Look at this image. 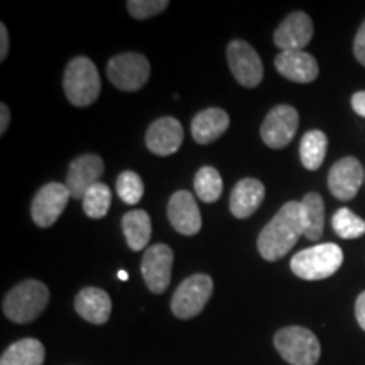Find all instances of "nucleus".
<instances>
[{
  "label": "nucleus",
  "mask_w": 365,
  "mask_h": 365,
  "mask_svg": "<svg viewBox=\"0 0 365 365\" xmlns=\"http://www.w3.org/2000/svg\"><path fill=\"white\" fill-rule=\"evenodd\" d=\"M75 309L81 318L93 325H103L112 313V299L100 287H85L75 299Z\"/></svg>",
  "instance_id": "a211bd4d"
},
{
  "label": "nucleus",
  "mask_w": 365,
  "mask_h": 365,
  "mask_svg": "<svg viewBox=\"0 0 365 365\" xmlns=\"http://www.w3.org/2000/svg\"><path fill=\"white\" fill-rule=\"evenodd\" d=\"M354 53H355V58H357V61L360 63V65L365 66V21H364V24L360 26L357 36H355Z\"/></svg>",
  "instance_id": "c756f323"
},
{
  "label": "nucleus",
  "mask_w": 365,
  "mask_h": 365,
  "mask_svg": "<svg viewBox=\"0 0 365 365\" xmlns=\"http://www.w3.org/2000/svg\"><path fill=\"white\" fill-rule=\"evenodd\" d=\"M352 108L355 113L365 118V91H357L352 97Z\"/></svg>",
  "instance_id": "2f4dec72"
},
{
  "label": "nucleus",
  "mask_w": 365,
  "mask_h": 365,
  "mask_svg": "<svg viewBox=\"0 0 365 365\" xmlns=\"http://www.w3.org/2000/svg\"><path fill=\"white\" fill-rule=\"evenodd\" d=\"M168 217L178 234L191 237L202 228V215L195 196L190 191H176L168 203Z\"/></svg>",
  "instance_id": "dca6fc26"
},
{
  "label": "nucleus",
  "mask_w": 365,
  "mask_h": 365,
  "mask_svg": "<svg viewBox=\"0 0 365 365\" xmlns=\"http://www.w3.org/2000/svg\"><path fill=\"white\" fill-rule=\"evenodd\" d=\"M65 93L75 107H88L97 102L100 90V75L93 61L85 56L73 58L65 70Z\"/></svg>",
  "instance_id": "20e7f679"
},
{
  "label": "nucleus",
  "mask_w": 365,
  "mask_h": 365,
  "mask_svg": "<svg viewBox=\"0 0 365 365\" xmlns=\"http://www.w3.org/2000/svg\"><path fill=\"white\" fill-rule=\"evenodd\" d=\"M103 171L105 164L102 158L97 156V154H85V156L75 159L70 164L65 182L68 190H70L71 198L83 200L86 191L100 182Z\"/></svg>",
  "instance_id": "ddd939ff"
},
{
  "label": "nucleus",
  "mask_w": 365,
  "mask_h": 365,
  "mask_svg": "<svg viewBox=\"0 0 365 365\" xmlns=\"http://www.w3.org/2000/svg\"><path fill=\"white\" fill-rule=\"evenodd\" d=\"M230 124L228 113L222 108H207L191 120V135L198 144H210L225 134Z\"/></svg>",
  "instance_id": "aec40b11"
},
{
  "label": "nucleus",
  "mask_w": 365,
  "mask_h": 365,
  "mask_svg": "<svg viewBox=\"0 0 365 365\" xmlns=\"http://www.w3.org/2000/svg\"><path fill=\"white\" fill-rule=\"evenodd\" d=\"M83 212L90 218H103L112 203V191L105 182H97L83 196Z\"/></svg>",
  "instance_id": "a878e982"
},
{
  "label": "nucleus",
  "mask_w": 365,
  "mask_h": 365,
  "mask_svg": "<svg viewBox=\"0 0 365 365\" xmlns=\"http://www.w3.org/2000/svg\"><path fill=\"white\" fill-rule=\"evenodd\" d=\"M9 122H11V112H9V107L6 103L0 105V134H6Z\"/></svg>",
  "instance_id": "72a5a7b5"
},
{
  "label": "nucleus",
  "mask_w": 365,
  "mask_h": 365,
  "mask_svg": "<svg viewBox=\"0 0 365 365\" xmlns=\"http://www.w3.org/2000/svg\"><path fill=\"white\" fill-rule=\"evenodd\" d=\"M227 59L232 75L245 88H254L262 81L264 66L255 49L245 41L235 39L227 46Z\"/></svg>",
  "instance_id": "6e6552de"
},
{
  "label": "nucleus",
  "mask_w": 365,
  "mask_h": 365,
  "mask_svg": "<svg viewBox=\"0 0 365 365\" xmlns=\"http://www.w3.org/2000/svg\"><path fill=\"white\" fill-rule=\"evenodd\" d=\"M328 149V139L322 130H309L303 135L299 144L301 164L309 171L319 170L325 161Z\"/></svg>",
  "instance_id": "5701e85b"
},
{
  "label": "nucleus",
  "mask_w": 365,
  "mask_h": 365,
  "mask_svg": "<svg viewBox=\"0 0 365 365\" xmlns=\"http://www.w3.org/2000/svg\"><path fill=\"white\" fill-rule=\"evenodd\" d=\"M9 53V33L6 24H0V59H6Z\"/></svg>",
  "instance_id": "473e14b6"
},
{
  "label": "nucleus",
  "mask_w": 365,
  "mask_h": 365,
  "mask_svg": "<svg viewBox=\"0 0 365 365\" xmlns=\"http://www.w3.org/2000/svg\"><path fill=\"white\" fill-rule=\"evenodd\" d=\"M122 230H124L125 240L132 250H143L148 247L150 234H153V225H150V217L144 210H132L125 213L122 218Z\"/></svg>",
  "instance_id": "412c9836"
},
{
  "label": "nucleus",
  "mask_w": 365,
  "mask_h": 365,
  "mask_svg": "<svg viewBox=\"0 0 365 365\" xmlns=\"http://www.w3.org/2000/svg\"><path fill=\"white\" fill-rule=\"evenodd\" d=\"M331 227L341 239H359L365 234V220L349 208L336 210L331 218Z\"/></svg>",
  "instance_id": "bb28decb"
},
{
  "label": "nucleus",
  "mask_w": 365,
  "mask_h": 365,
  "mask_svg": "<svg viewBox=\"0 0 365 365\" xmlns=\"http://www.w3.org/2000/svg\"><path fill=\"white\" fill-rule=\"evenodd\" d=\"M274 346L291 365H317L322 345L312 330L303 327H286L274 335Z\"/></svg>",
  "instance_id": "39448f33"
},
{
  "label": "nucleus",
  "mask_w": 365,
  "mask_h": 365,
  "mask_svg": "<svg viewBox=\"0 0 365 365\" xmlns=\"http://www.w3.org/2000/svg\"><path fill=\"white\" fill-rule=\"evenodd\" d=\"M117 193L127 205H137L143 200L144 182L134 171H124L117 178Z\"/></svg>",
  "instance_id": "cd10ccee"
},
{
  "label": "nucleus",
  "mask_w": 365,
  "mask_h": 365,
  "mask_svg": "<svg viewBox=\"0 0 365 365\" xmlns=\"http://www.w3.org/2000/svg\"><path fill=\"white\" fill-rule=\"evenodd\" d=\"M71 198L70 190L63 182H48L36 193L31 205V217L41 228H48L65 212L68 200Z\"/></svg>",
  "instance_id": "1a4fd4ad"
},
{
  "label": "nucleus",
  "mask_w": 365,
  "mask_h": 365,
  "mask_svg": "<svg viewBox=\"0 0 365 365\" xmlns=\"http://www.w3.org/2000/svg\"><path fill=\"white\" fill-rule=\"evenodd\" d=\"M307 215V232L304 237L308 240H318L323 235L325 228V203L318 193H308L301 200Z\"/></svg>",
  "instance_id": "b1692460"
},
{
  "label": "nucleus",
  "mask_w": 365,
  "mask_h": 365,
  "mask_svg": "<svg viewBox=\"0 0 365 365\" xmlns=\"http://www.w3.org/2000/svg\"><path fill=\"white\" fill-rule=\"evenodd\" d=\"M223 190V181L220 173L215 168L205 166L195 176L196 196L205 203H213L220 198Z\"/></svg>",
  "instance_id": "393cba45"
},
{
  "label": "nucleus",
  "mask_w": 365,
  "mask_h": 365,
  "mask_svg": "<svg viewBox=\"0 0 365 365\" xmlns=\"http://www.w3.org/2000/svg\"><path fill=\"white\" fill-rule=\"evenodd\" d=\"M313 38V21L308 14L293 12L274 33V44L281 51H303Z\"/></svg>",
  "instance_id": "4468645a"
},
{
  "label": "nucleus",
  "mask_w": 365,
  "mask_h": 365,
  "mask_svg": "<svg viewBox=\"0 0 365 365\" xmlns=\"http://www.w3.org/2000/svg\"><path fill=\"white\" fill-rule=\"evenodd\" d=\"M299 115L298 110L291 105H276L267 117L264 118L261 127L262 140L271 149H282L293 140L298 130Z\"/></svg>",
  "instance_id": "9d476101"
},
{
  "label": "nucleus",
  "mask_w": 365,
  "mask_h": 365,
  "mask_svg": "<svg viewBox=\"0 0 365 365\" xmlns=\"http://www.w3.org/2000/svg\"><path fill=\"white\" fill-rule=\"evenodd\" d=\"M355 317H357L360 328L365 331V291L360 293L357 301H355Z\"/></svg>",
  "instance_id": "7c9ffc66"
},
{
  "label": "nucleus",
  "mask_w": 365,
  "mask_h": 365,
  "mask_svg": "<svg viewBox=\"0 0 365 365\" xmlns=\"http://www.w3.org/2000/svg\"><path fill=\"white\" fill-rule=\"evenodd\" d=\"M49 289L44 282L27 279L9 291L4 298V314L14 323H29L48 307Z\"/></svg>",
  "instance_id": "f03ea898"
},
{
  "label": "nucleus",
  "mask_w": 365,
  "mask_h": 365,
  "mask_svg": "<svg viewBox=\"0 0 365 365\" xmlns=\"http://www.w3.org/2000/svg\"><path fill=\"white\" fill-rule=\"evenodd\" d=\"M44 357V346L39 340L22 339L2 354L0 365H43Z\"/></svg>",
  "instance_id": "4be33fe9"
},
{
  "label": "nucleus",
  "mask_w": 365,
  "mask_h": 365,
  "mask_svg": "<svg viewBox=\"0 0 365 365\" xmlns=\"http://www.w3.org/2000/svg\"><path fill=\"white\" fill-rule=\"evenodd\" d=\"M173 255L171 247L164 244H156L149 247L143 255L140 262V272L149 287L150 293L163 294L171 282V269H173Z\"/></svg>",
  "instance_id": "9b49d317"
},
{
  "label": "nucleus",
  "mask_w": 365,
  "mask_h": 365,
  "mask_svg": "<svg viewBox=\"0 0 365 365\" xmlns=\"http://www.w3.org/2000/svg\"><path fill=\"white\" fill-rule=\"evenodd\" d=\"M307 232V215L301 202H289L262 228L257 239L259 254L269 262H276L294 247Z\"/></svg>",
  "instance_id": "f257e3e1"
},
{
  "label": "nucleus",
  "mask_w": 365,
  "mask_h": 365,
  "mask_svg": "<svg viewBox=\"0 0 365 365\" xmlns=\"http://www.w3.org/2000/svg\"><path fill=\"white\" fill-rule=\"evenodd\" d=\"M185 132L175 117H161L145 132V145L156 156H171L181 148Z\"/></svg>",
  "instance_id": "2eb2a0df"
},
{
  "label": "nucleus",
  "mask_w": 365,
  "mask_h": 365,
  "mask_svg": "<svg viewBox=\"0 0 365 365\" xmlns=\"http://www.w3.org/2000/svg\"><path fill=\"white\" fill-rule=\"evenodd\" d=\"M274 66L286 80L296 83H312L319 73L317 59L307 51H281L274 59Z\"/></svg>",
  "instance_id": "f3484780"
},
{
  "label": "nucleus",
  "mask_w": 365,
  "mask_h": 365,
  "mask_svg": "<svg viewBox=\"0 0 365 365\" xmlns=\"http://www.w3.org/2000/svg\"><path fill=\"white\" fill-rule=\"evenodd\" d=\"M344 264V252L336 244H318L301 250L291 259V271L299 279L322 281L339 271Z\"/></svg>",
  "instance_id": "7ed1b4c3"
},
{
  "label": "nucleus",
  "mask_w": 365,
  "mask_h": 365,
  "mask_svg": "<svg viewBox=\"0 0 365 365\" xmlns=\"http://www.w3.org/2000/svg\"><path fill=\"white\" fill-rule=\"evenodd\" d=\"M168 6H170L168 0H130V2H127L130 16L140 21L158 16V14L166 11Z\"/></svg>",
  "instance_id": "c85d7f7f"
},
{
  "label": "nucleus",
  "mask_w": 365,
  "mask_h": 365,
  "mask_svg": "<svg viewBox=\"0 0 365 365\" xmlns=\"http://www.w3.org/2000/svg\"><path fill=\"white\" fill-rule=\"evenodd\" d=\"M364 176V168L359 159L352 156L344 158L331 166L328 175V188L336 200L349 202L359 193Z\"/></svg>",
  "instance_id": "f8f14e48"
},
{
  "label": "nucleus",
  "mask_w": 365,
  "mask_h": 365,
  "mask_svg": "<svg viewBox=\"0 0 365 365\" xmlns=\"http://www.w3.org/2000/svg\"><path fill=\"white\" fill-rule=\"evenodd\" d=\"M150 66L148 58L139 53H124L112 58L107 65V76L115 88L137 91L148 83Z\"/></svg>",
  "instance_id": "0eeeda50"
},
{
  "label": "nucleus",
  "mask_w": 365,
  "mask_h": 365,
  "mask_svg": "<svg viewBox=\"0 0 365 365\" xmlns=\"http://www.w3.org/2000/svg\"><path fill=\"white\" fill-rule=\"evenodd\" d=\"M118 279L127 281V279H129V274H127L125 271H118Z\"/></svg>",
  "instance_id": "f704fd0d"
},
{
  "label": "nucleus",
  "mask_w": 365,
  "mask_h": 365,
  "mask_svg": "<svg viewBox=\"0 0 365 365\" xmlns=\"http://www.w3.org/2000/svg\"><path fill=\"white\" fill-rule=\"evenodd\" d=\"M213 281L207 274H195L178 286L171 299V309L176 318L190 319L203 312L212 298Z\"/></svg>",
  "instance_id": "423d86ee"
},
{
  "label": "nucleus",
  "mask_w": 365,
  "mask_h": 365,
  "mask_svg": "<svg viewBox=\"0 0 365 365\" xmlns=\"http://www.w3.org/2000/svg\"><path fill=\"white\" fill-rule=\"evenodd\" d=\"M266 196V188L259 180L245 178L234 186L230 195V212L237 218H247L261 207Z\"/></svg>",
  "instance_id": "6ab92c4d"
}]
</instances>
